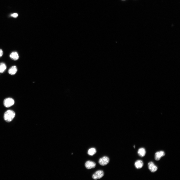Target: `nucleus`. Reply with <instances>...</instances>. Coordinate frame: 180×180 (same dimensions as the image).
I'll return each mask as SVG.
<instances>
[{
	"label": "nucleus",
	"instance_id": "1",
	"mask_svg": "<svg viewBox=\"0 0 180 180\" xmlns=\"http://www.w3.org/2000/svg\"><path fill=\"white\" fill-rule=\"evenodd\" d=\"M15 116V113L14 111L11 110H8L5 113L4 118L7 122H10L14 118Z\"/></svg>",
	"mask_w": 180,
	"mask_h": 180
},
{
	"label": "nucleus",
	"instance_id": "2",
	"mask_svg": "<svg viewBox=\"0 0 180 180\" xmlns=\"http://www.w3.org/2000/svg\"><path fill=\"white\" fill-rule=\"evenodd\" d=\"M15 101L14 100L11 98H8L5 99L4 102V106L6 108H9L14 104Z\"/></svg>",
	"mask_w": 180,
	"mask_h": 180
},
{
	"label": "nucleus",
	"instance_id": "3",
	"mask_svg": "<svg viewBox=\"0 0 180 180\" xmlns=\"http://www.w3.org/2000/svg\"><path fill=\"white\" fill-rule=\"evenodd\" d=\"M104 175V172L102 170H99L96 172L92 176V178L94 180H97L102 178Z\"/></svg>",
	"mask_w": 180,
	"mask_h": 180
},
{
	"label": "nucleus",
	"instance_id": "4",
	"mask_svg": "<svg viewBox=\"0 0 180 180\" xmlns=\"http://www.w3.org/2000/svg\"><path fill=\"white\" fill-rule=\"evenodd\" d=\"M109 159L107 157L104 156L99 159V163L101 166H105L109 163Z\"/></svg>",
	"mask_w": 180,
	"mask_h": 180
},
{
	"label": "nucleus",
	"instance_id": "5",
	"mask_svg": "<svg viewBox=\"0 0 180 180\" xmlns=\"http://www.w3.org/2000/svg\"><path fill=\"white\" fill-rule=\"evenodd\" d=\"M148 167L149 169L152 173L155 172L158 170L157 166L155 165L152 162H150L148 164Z\"/></svg>",
	"mask_w": 180,
	"mask_h": 180
},
{
	"label": "nucleus",
	"instance_id": "6",
	"mask_svg": "<svg viewBox=\"0 0 180 180\" xmlns=\"http://www.w3.org/2000/svg\"><path fill=\"white\" fill-rule=\"evenodd\" d=\"M165 154L164 151H161L156 152L155 155V159L157 161L160 160L161 158L165 155Z\"/></svg>",
	"mask_w": 180,
	"mask_h": 180
},
{
	"label": "nucleus",
	"instance_id": "7",
	"mask_svg": "<svg viewBox=\"0 0 180 180\" xmlns=\"http://www.w3.org/2000/svg\"><path fill=\"white\" fill-rule=\"evenodd\" d=\"M85 166L87 169H90L94 168L96 166V164L94 162L88 161L86 162Z\"/></svg>",
	"mask_w": 180,
	"mask_h": 180
},
{
	"label": "nucleus",
	"instance_id": "8",
	"mask_svg": "<svg viewBox=\"0 0 180 180\" xmlns=\"http://www.w3.org/2000/svg\"><path fill=\"white\" fill-rule=\"evenodd\" d=\"M134 165L136 169H140L143 167L144 165V163L142 160H138L135 162Z\"/></svg>",
	"mask_w": 180,
	"mask_h": 180
},
{
	"label": "nucleus",
	"instance_id": "9",
	"mask_svg": "<svg viewBox=\"0 0 180 180\" xmlns=\"http://www.w3.org/2000/svg\"><path fill=\"white\" fill-rule=\"evenodd\" d=\"M18 71V69L16 66H14L10 67L8 70L9 73L11 75H14L16 74Z\"/></svg>",
	"mask_w": 180,
	"mask_h": 180
},
{
	"label": "nucleus",
	"instance_id": "10",
	"mask_svg": "<svg viewBox=\"0 0 180 180\" xmlns=\"http://www.w3.org/2000/svg\"><path fill=\"white\" fill-rule=\"evenodd\" d=\"M10 57L12 60L14 61L17 60L19 57V55L16 52H12L10 55Z\"/></svg>",
	"mask_w": 180,
	"mask_h": 180
},
{
	"label": "nucleus",
	"instance_id": "11",
	"mask_svg": "<svg viewBox=\"0 0 180 180\" xmlns=\"http://www.w3.org/2000/svg\"><path fill=\"white\" fill-rule=\"evenodd\" d=\"M138 154L140 157H143L146 154V151L145 149L143 148L139 149L138 151Z\"/></svg>",
	"mask_w": 180,
	"mask_h": 180
},
{
	"label": "nucleus",
	"instance_id": "12",
	"mask_svg": "<svg viewBox=\"0 0 180 180\" xmlns=\"http://www.w3.org/2000/svg\"><path fill=\"white\" fill-rule=\"evenodd\" d=\"M7 69V66L4 63H0V73H4Z\"/></svg>",
	"mask_w": 180,
	"mask_h": 180
},
{
	"label": "nucleus",
	"instance_id": "13",
	"mask_svg": "<svg viewBox=\"0 0 180 180\" xmlns=\"http://www.w3.org/2000/svg\"><path fill=\"white\" fill-rule=\"evenodd\" d=\"M96 153V150L95 148H90L88 151V153L90 156H93Z\"/></svg>",
	"mask_w": 180,
	"mask_h": 180
},
{
	"label": "nucleus",
	"instance_id": "14",
	"mask_svg": "<svg viewBox=\"0 0 180 180\" xmlns=\"http://www.w3.org/2000/svg\"><path fill=\"white\" fill-rule=\"evenodd\" d=\"M18 14L16 13H14L11 15V16H12L15 18L17 17H18Z\"/></svg>",
	"mask_w": 180,
	"mask_h": 180
},
{
	"label": "nucleus",
	"instance_id": "15",
	"mask_svg": "<svg viewBox=\"0 0 180 180\" xmlns=\"http://www.w3.org/2000/svg\"><path fill=\"white\" fill-rule=\"evenodd\" d=\"M3 54V50L0 49V57H1L2 56Z\"/></svg>",
	"mask_w": 180,
	"mask_h": 180
},
{
	"label": "nucleus",
	"instance_id": "16",
	"mask_svg": "<svg viewBox=\"0 0 180 180\" xmlns=\"http://www.w3.org/2000/svg\"><path fill=\"white\" fill-rule=\"evenodd\" d=\"M134 148H135V146H134Z\"/></svg>",
	"mask_w": 180,
	"mask_h": 180
}]
</instances>
